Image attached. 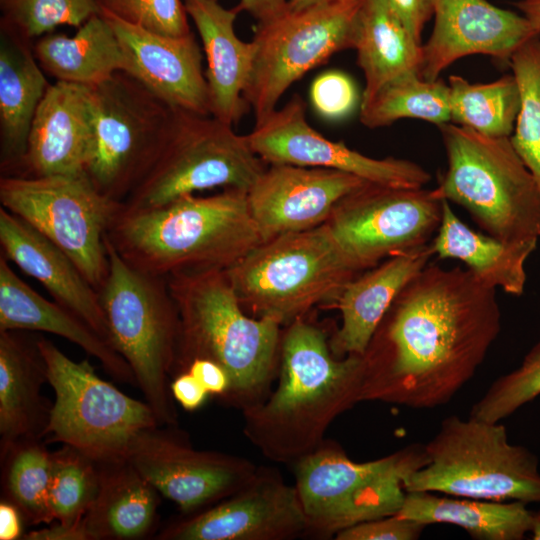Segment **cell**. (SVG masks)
I'll list each match as a JSON object with an SVG mask.
<instances>
[{
    "label": "cell",
    "instance_id": "cell-1",
    "mask_svg": "<svg viewBox=\"0 0 540 540\" xmlns=\"http://www.w3.org/2000/svg\"><path fill=\"white\" fill-rule=\"evenodd\" d=\"M501 330L496 289L467 268L428 264L399 293L362 354V401L448 403Z\"/></svg>",
    "mask_w": 540,
    "mask_h": 540
},
{
    "label": "cell",
    "instance_id": "cell-2",
    "mask_svg": "<svg viewBox=\"0 0 540 540\" xmlns=\"http://www.w3.org/2000/svg\"><path fill=\"white\" fill-rule=\"evenodd\" d=\"M325 333L298 318L281 339L276 390L244 411V433L269 459L294 464L324 442L337 416L362 401V355L334 356Z\"/></svg>",
    "mask_w": 540,
    "mask_h": 540
},
{
    "label": "cell",
    "instance_id": "cell-3",
    "mask_svg": "<svg viewBox=\"0 0 540 540\" xmlns=\"http://www.w3.org/2000/svg\"><path fill=\"white\" fill-rule=\"evenodd\" d=\"M180 333L173 376L195 359L222 366L231 385L222 399L245 409L263 400L280 359V324L245 314L224 269L167 276Z\"/></svg>",
    "mask_w": 540,
    "mask_h": 540
},
{
    "label": "cell",
    "instance_id": "cell-4",
    "mask_svg": "<svg viewBox=\"0 0 540 540\" xmlns=\"http://www.w3.org/2000/svg\"><path fill=\"white\" fill-rule=\"evenodd\" d=\"M136 268L159 276L231 267L263 242L247 192L183 196L162 207L121 212L107 233Z\"/></svg>",
    "mask_w": 540,
    "mask_h": 540
},
{
    "label": "cell",
    "instance_id": "cell-5",
    "mask_svg": "<svg viewBox=\"0 0 540 540\" xmlns=\"http://www.w3.org/2000/svg\"><path fill=\"white\" fill-rule=\"evenodd\" d=\"M105 245L109 267L98 293L110 343L130 366L159 426H173L177 413L169 378L177 359L180 319L167 277L131 265L107 236Z\"/></svg>",
    "mask_w": 540,
    "mask_h": 540
},
{
    "label": "cell",
    "instance_id": "cell-6",
    "mask_svg": "<svg viewBox=\"0 0 540 540\" xmlns=\"http://www.w3.org/2000/svg\"><path fill=\"white\" fill-rule=\"evenodd\" d=\"M447 166L432 189L464 208L488 235L539 240L540 188L510 137H490L452 122L437 126Z\"/></svg>",
    "mask_w": 540,
    "mask_h": 540
},
{
    "label": "cell",
    "instance_id": "cell-7",
    "mask_svg": "<svg viewBox=\"0 0 540 540\" xmlns=\"http://www.w3.org/2000/svg\"><path fill=\"white\" fill-rule=\"evenodd\" d=\"M246 135L216 117L170 109L157 146L121 212L162 207L195 192L248 191L266 169Z\"/></svg>",
    "mask_w": 540,
    "mask_h": 540
},
{
    "label": "cell",
    "instance_id": "cell-8",
    "mask_svg": "<svg viewBox=\"0 0 540 540\" xmlns=\"http://www.w3.org/2000/svg\"><path fill=\"white\" fill-rule=\"evenodd\" d=\"M225 271L244 309L280 325L337 302L360 275L326 223L264 241Z\"/></svg>",
    "mask_w": 540,
    "mask_h": 540
},
{
    "label": "cell",
    "instance_id": "cell-9",
    "mask_svg": "<svg viewBox=\"0 0 540 540\" xmlns=\"http://www.w3.org/2000/svg\"><path fill=\"white\" fill-rule=\"evenodd\" d=\"M424 446L428 461L406 480V492L540 502L538 458L511 444L500 422L450 415Z\"/></svg>",
    "mask_w": 540,
    "mask_h": 540
},
{
    "label": "cell",
    "instance_id": "cell-10",
    "mask_svg": "<svg viewBox=\"0 0 540 540\" xmlns=\"http://www.w3.org/2000/svg\"><path fill=\"white\" fill-rule=\"evenodd\" d=\"M427 461L425 446L419 443L355 462L339 445L324 441L294 463L306 534L329 538L358 523L397 514L406 497V480Z\"/></svg>",
    "mask_w": 540,
    "mask_h": 540
},
{
    "label": "cell",
    "instance_id": "cell-11",
    "mask_svg": "<svg viewBox=\"0 0 540 540\" xmlns=\"http://www.w3.org/2000/svg\"><path fill=\"white\" fill-rule=\"evenodd\" d=\"M48 383L55 392L46 436L94 460L125 457L143 431L159 426L146 401L123 393L97 375L87 361L76 362L54 343L38 337Z\"/></svg>",
    "mask_w": 540,
    "mask_h": 540
},
{
    "label": "cell",
    "instance_id": "cell-12",
    "mask_svg": "<svg viewBox=\"0 0 540 540\" xmlns=\"http://www.w3.org/2000/svg\"><path fill=\"white\" fill-rule=\"evenodd\" d=\"M1 206L63 250L99 292L109 267L105 236L122 210L86 173L2 176Z\"/></svg>",
    "mask_w": 540,
    "mask_h": 540
},
{
    "label": "cell",
    "instance_id": "cell-13",
    "mask_svg": "<svg viewBox=\"0 0 540 540\" xmlns=\"http://www.w3.org/2000/svg\"><path fill=\"white\" fill-rule=\"evenodd\" d=\"M362 0H332L258 23L254 57L244 99L255 124L277 107L287 89L334 53L353 49L355 22Z\"/></svg>",
    "mask_w": 540,
    "mask_h": 540
},
{
    "label": "cell",
    "instance_id": "cell-14",
    "mask_svg": "<svg viewBox=\"0 0 540 540\" xmlns=\"http://www.w3.org/2000/svg\"><path fill=\"white\" fill-rule=\"evenodd\" d=\"M91 104L85 173L100 193L123 202L149 163L170 108L124 72L91 86Z\"/></svg>",
    "mask_w": 540,
    "mask_h": 540
},
{
    "label": "cell",
    "instance_id": "cell-15",
    "mask_svg": "<svg viewBox=\"0 0 540 540\" xmlns=\"http://www.w3.org/2000/svg\"><path fill=\"white\" fill-rule=\"evenodd\" d=\"M443 200L432 189L365 182L335 206L326 224L359 274L435 236Z\"/></svg>",
    "mask_w": 540,
    "mask_h": 540
},
{
    "label": "cell",
    "instance_id": "cell-16",
    "mask_svg": "<svg viewBox=\"0 0 540 540\" xmlns=\"http://www.w3.org/2000/svg\"><path fill=\"white\" fill-rule=\"evenodd\" d=\"M125 458L184 515L233 495L258 471L242 457L193 448L172 426L143 431L132 442Z\"/></svg>",
    "mask_w": 540,
    "mask_h": 540
},
{
    "label": "cell",
    "instance_id": "cell-17",
    "mask_svg": "<svg viewBox=\"0 0 540 540\" xmlns=\"http://www.w3.org/2000/svg\"><path fill=\"white\" fill-rule=\"evenodd\" d=\"M246 137L252 150L269 165L332 169L401 188H424L431 179L430 173L413 161L373 158L324 137L307 122L306 104L298 95L255 124Z\"/></svg>",
    "mask_w": 540,
    "mask_h": 540
},
{
    "label": "cell",
    "instance_id": "cell-18",
    "mask_svg": "<svg viewBox=\"0 0 540 540\" xmlns=\"http://www.w3.org/2000/svg\"><path fill=\"white\" fill-rule=\"evenodd\" d=\"M306 534L297 489L279 473L258 468L243 488L220 502L185 515L159 534L161 540H287Z\"/></svg>",
    "mask_w": 540,
    "mask_h": 540
},
{
    "label": "cell",
    "instance_id": "cell-19",
    "mask_svg": "<svg viewBox=\"0 0 540 540\" xmlns=\"http://www.w3.org/2000/svg\"><path fill=\"white\" fill-rule=\"evenodd\" d=\"M123 54L124 73L170 109L211 115L202 53L194 34L162 35L101 7Z\"/></svg>",
    "mask_w": 540,
    "mask_h": 540
},
{
    "label": "cell",
    "instance_id": "cell-20",
    "mask_svg": "<svg viewBox=\"0 0 540 540\" xmlns=\"http://www.w3.org/2000/svg\"><path fill=\"white\" fill-rule=\"evenodd\" d=\"M365 182L332 169L270 164L247 200L264 242L326 223L339 201Z\"/></svg>",
    "mask_w": 540,
    "mask_h": 540
},
{
    "label": "cell",
    "instance_id": "cell-21",
    "mask_svg": "<svg viewBox=\"0 0 540 540\" xmlns=\"http://www.w3.org/2000/svg\"><path fill=\"white\" fill-rule=\"evenodd\" d=\"M433 30L422 44L419 73L437 80L459 59L475 54L508 62L524 43L539 36L529 21L487 0H434Z\"/></svg>",
    "mask_w": 540,
    "mask_h": 540
},
{
    "label": "cell",
    "instance_id": "cell-22",
    "mask_svg": "<svg viewBox=\"0 0 540 540\" xmlns=\"http://www.w3.org/2000/svg\"><path fill=\"white\" fill-rule=\"evenodd\" d=\"M92 146L91 86L56 81L37 107L26 152L14 176L85 173Z\"/></svg>",
    "mask_w": 540,
    "mask_h": 540
},
{
    "label": "cell",
    "instance_id": "cell-23",
    "mask_svg": "<svg viewBox=\"0 0 540 540\" xmlns=\"http://www.w3.org/2000/svg\"><path fill=\"white\" fill-rule=\"evenodd\" d=\"M0 246V254L39 281L57 303L78 315L110 343L98 291L63 250L2 206Z\"/></svg>",
    "mask_w": 540,
    "mask_h": 540
},
{
    "label": "cell",
    "instance_id": "cell-24",
    "mask_svg": "<svg viewBox=\"0 0 540 540\" xmlns=\"http://www.w3.org/2000/svg\"><path fill=\"white\" fill-rule=\"evenodd\" d=\"M205 51L210 114L233 126L245 114L244 92L252 70L254 45L234 30L238 7L227 9L217 0H183Z\"/></svg>",
    "mask_w": 540,
    "mask_h": 540
},
{
    "label": "cell",
    "instance_id": "cell-25",
    "mask_svg": "<svg viewBox=\"0 0 540 540\" xmlns=\"http://www.w3.org/2000/svg\"><path fill=\"white\" fill-rule=\"evenodd\" d=\"M433 255L431 242L397 253L345 286L336 302L342 323L330 344L336 356L364 354L396 297Z\"/></svg>",
    "mask_w": 540,
    "mask_h": 540
},
{
    "label": "cell",
    "instance_id": "cell-26",
    "mask_svg": "<svg viewBox=\"0 0 540 540\" xmlns=\"http://www.w3.org/2000/svg\"><path fill=\"white\" fill-rule=\"evenodd\" d=\"M6 330L44 331L63 337L100 361L117 381L137 385L130 366L107 340L74 312L34 291L0 254V331Z\"/></svg>",
    "mask_w": 540,
    "mask_h": 540
},
{
    "label": "cell",
    "instance_id": "cell-27",
    "mask_svg": "<svg viewBox=\"0 0 540 540\" xmlns=\"http://www.w3.org/2000/svg\"><path fill=\"white\" fill-rule=\"evenodd\" d=\"M45 382L38 337L0 331V453L17 442L46 436L52 405L41 395Z\"/></svg>",
    "mask_w": 540,
    "mask_h": 540
},
{
    "label": "cell",
    "instance_id": "cell-28",
    "mask_svg": "<svg viewBox=\"0 0 540 540\" xmlns=\"http://www.w3.org/2000/svg\"><path fill=\"white\" fill-rule=\"evenodd\" d=\"M97 462L98 493L82 519L87 540L149 536L156 527L160 493L125 457Z\"/></svg>",
    "mask_w": 540,
    "mask_h": 540
},
{
    "label": "cell",
    "instance_id": "cell-29",
    "mask_svg": "<svg viewBox=\"0 0 540 540\" xmlns=\"http://www.w3.org/2000/svg\"><path fill=\"white\" fill-rule=\"evenodd\" d=\"M439 228L431 241L434 254L456 259L480 281L513 296L524 293L525 263L538 240L504 241L477 232L466 225L443 200Z\"/></svg>",
    "mask_w": 540,
    "mask_h": 540
},
{
    "label": "cell",
    "instance_id": "cell-30",
    "mask_svg": "<svg viewBox=\"0 0 540 540\" xmlns=\"http://www.w3.org/2000/svg\"><path fill=\"white\" fill-rule=\"evenodd\" d=\"M19 35V34H18ZM22 37L5 35L0 46V131L3 176L18 173L31 124L48 84Z\"/></svg>",
    "mask_w": 540,
    "mask_h": 540
},
{
    "label": "cell",
    "instance_id": "cell-31",
    "mask_svg": "<svg viewBox=\"0 0 540 540\" xmlns=\"http://www.w3.org/2000/svg\"><path fill=\"white\" fill-rule=\"evenodd\" d=\"M353 49L365 79L361 101L389 81L420 70L422 42L385 0H362L355 22Z\"/></svg>",
    "mask_w": 540,
    "mask_h": 540
},
{
    "label": "cell",
    "instance_id": "cell-32",
    "mask_svg": "<svg viewBox=\"0 0 540 540\" xmlns=\"http://www.w3.org/2000/svg\"><path fill=\"white\" fill-rule=\"evenodd\" d=\"M520 501H492L435 492H407L397 515L426 524H451L476 540H521L532 511Z\"/></svg>",
    "mask_w": 540,
    "mask_h": 540
},
{
    "label": "cell",
    "instance_id": "cell-33",
    "mask_svg": "<svg viewBox=\"0 0 540 540\" xmlns=\"http://www.w3.org/2000/svg\"><path fill=\"white\" fill-rule=\"evenodd\" d=\"M34 55L46 72L62 82L95 86L124 71L118 38L101 12L89 18L73 36L40 37Z\"/></svg>",
    "mask_w": 540,
    "mask_h": 540
},
{
    "label": "cell",
    "instance_id": "cell-34",
    "mask_svg": "<svg viewBox=\"0 0 540 540\" xmlns=\"http://www.w3.org/2000/svg\"><path fill=\"white\" fill-rule=\"evenodd\" d=\"M401 119H419L437 126L451 122L447 83L409 72L360 102V121L368 128L388 126Z\"/></svg>",
    "mask_w": 540,
    "mask_h": 540
},
{
    "label": "cell",
    "instance_id": "cell-35",
    "mask_svg": "<svg viewBox=\"0 0 540 540\" xmlns=\"http://www.w3.org/2000/svg\"><path fill=\"white\" fill-rule=\"evenodd\" d=\"M451 122L490 137H510L520 109L514 75L489 83H471L459 75L447 82Z\"/></svg>",
    "mask_w": 540,
    "mask_h": 540
},
{
    "label": "cell",
    "instance_id": "cell-36",
    "mask_svg": "<svg viewBox=\"0 0 540 540\" xmlns=\"http://www.w3.org/2000/svg\"><path fill=\"white\" fill-rule=\"evenodd\" d=\"M2 499L14 504L25 523L53 521L49 506L52 453L40 439L17 442L0 453Z\"/></svg>",
    "mask_w": 540,
    "mask_h": 540
},
{
    "label": "cell",
    "instance_id": "cell-37",
    "mask_svg": "<svg viewBox=\"0 0 540 540\" xmlns=\"http://www.w3.org/2000/svg\"><path fill=\"white\" fill-rule=\"evenodd\" d=\"M98 462L68 446L52 452L49 506L53 520L75 525L93 504L99 489Z\"/></svg>",
    "mask_w": 540,
    "mask_h": 540
},
{
    "label": "cell",
    "instance_id": "cell-38",
    "mask_svg": "<svg viewBox=\"0 0 540 540\" xmlns=\"http://www.w3.org/2000/svg\"><path fill=\"white\" fill-rule=\"evenodd\" d=\"M520 91V109L510 140L540 188V36L509 60Z\"/></svg>",
    "mask_w": 540,
    "mask_h": 540
},
{
    "label": "cell",
    "instance_id": "cell-39",
    "mask_svg": "<svg viewBox=\"0 0 540 540\" xmlns=\"http://www.w3.org/2000/svg\"><path fill=\"white\" fill-rule=\"evenodd\" d=\"M540 395V339L519 367L497 378L471 408L470 416L501 422Z\"/></svg>",
    "mask_w": 540,
    "mask_h": 540
},
{
    "label": "cell",
    "instance_id": "cell-40",
    "mask_svg": "<svg viewBox=\"0 0 540 540\" xmlns=\"http://www.w3.org/2000/svg\"><path fill=\"white\" fill-rule=\"evenodd\" d=\"M5 18L21 37H42L57 26L79 28L101 12L99 0H0Z\"/></svg>",
    "mask_w": 540,
    "mask_h": 540
},
{
    "label": "cell",
    "instance_id": "cell-41",
    "mask_svg": "<svg viewBox=\"0 0 540 540\" xmlns=\"http://www.w3.org/2000/svg\"><path fill=\"white\" fill-rule=\"evenodd\" d=\"M101 7L127 22L169 36L191 33L181 0H99Z\"/></svg>",
    "mask_w": 540,
    "mask_h": 540
},
{
    "label": "cell",
    "instance_id": "cell-42",
    "mask_svg": "<svg viewBox=\"0 0 540 540\" xmlns=\"http://www.w3.org/2000/svg\"><path fill=\"white\" fill-rule=\"evenodd\" d=\"M310 101L315 112L329 121L348 117L361 102L351 77L337 70L324 72L314 79Z\"/></svg>",
    "mask_w": 540,
    "mask_h": 540
},
{
    "label": "cell",
    "instance_id": "cell-43",
    "mask_svg": "<svg viewBox=\"0 0 540 540\" xmlns=\"http://www.w3.org/2000/svg\"><path fill=\"white\" fill-rule=\"evenodd\" d=\"M426 524L397 514L358 523L336 534L337 540H417Z\"/></svg>",
    "mask_w": 540,
    "mask_h": 540
},
{
    "label": "cell",
    "instance_id": "cell-44",
    "mask_svg": "<svg viewBox=\"0 0 540 540\" xmlns=\"http://www.w3.org/2000/svg\"><path fill=\"white\" fill-rule=\"evenodd\" d=\"M186 371L192 374L205 388L209 395L223 399L231 385L230 376L218 363L208 359H195Z\"/></svg>",
    "mask_w": 540,
    "mask_h": 540
},
{
    "label": "cell",
    "instance_id": "cell-45",
    "mask_svg": "<svg viewBox=\"0 0 540 540\" xmlns=\"http://www.w3.org/2000/svg\"><path fill=\"white\" fill-rule=\"evenodd\" d=\"M402 19L415 38L421 41L422 32L432 18L434 0H385Z\"/></svg>",
    "mask_w": 540,
    "mask_h": 540
},
{
    "label": "cell",
    "instance_id": "cell-46",
    "mask_svg": "<svg viewBox=\"0 0 540 540\" xmlns=\"http://www.w3.org/2000/svg\"><path fill=\"white\" fill-rule=\"evenodd\" d=\"M172 397L186 411L199 409L207 400L209 393L188 371L174 376L170 383Z\"/></svg>",
    "mask_w": 540,
    "mask_h": 540
},
{
    "label": "cell",
    "instance_id": "cell-47",
    "mask_svg": "<svg viewBox=\"0 0 540 540\" xmlns=\"http://www.w3.org/2000/svg\"><path fill=\"white\" fill-rule=\"evenodd\" d=\"M24 518L20 510L11 502L0 501V540H17L23 538Z\"/></svg>",
    "mask_w": 540,
    "mask_h": 540
},
{
    "label": "cell",
    "instance_id": "cell-48",
    "mask_svg": "<svg viewBox=\"0 0 540 540\" xmlns=\"http://www.w3.org/2000/svg\"><path fill=\"white\" fill-rule=\"evenodd\" d=\"M25 540H87L82 521L75 525L56 524L23 535Z\"/></svg>",
    "mask_w": 540,
    "mask_h": 540
},
{
    "label": "cell",
    "instance_id": "cell-49",
    "mask_svg": "<svg viewBox=\"0 0 540 540\" xmlns=\"http://www.w3.org/2000/svg\"><path fill=\"white\" fill-rule=\"evenodd\" d=\"M238 9L248 12L258 23H263L285 12L288 0H239Z\"/></svg>",
    "mask_w": 540,
    "mask_h": 540
},
{
    "label": "cell",
    "instance_id": "cell-50",
    "mask_svg": "<svg viewBox=\"0 0 540 540\" xmlns=\"http://www.w3.org/2000/svg\"><path fill=\"white\" fill-rule=\"evenodd\" d=\"M514 6L540 36V0H519L514 3Z\"/></svg>",
    "mask_w": 540,
    "mask_h": 540
},
{
    "label": "cell",
    "instance_id": "cell-51",
    "mask_svg": "<svg viewBox=\"0 0 540 540\" xmlns=\"http://www.w3.org/2000/svg\"><path fill=\"white\" fill-rule=\"evenodd\" d=\"M332 0H288V7L292 9H301Z\"/></svg>",
    "mask_w": 540,
    "mask_h": 540
},
{
    "label": "cell",
    "instance_id": "cell-52",
    "mask_svg": "<svg viewBox=\"0 0 540 540\" xmlns=\"http://www.w3.org/2000/svg\"><path fill=\"white\" fill-rule=\"evenodd\" d=\"M530 534L533 540H540V510L536 512L532 511Z\"/></svg>",
    "mask_w": 540,
    "mask_h": 540
}]
</instances>
